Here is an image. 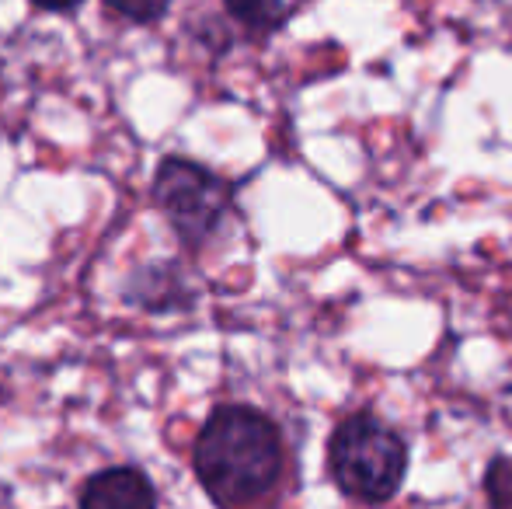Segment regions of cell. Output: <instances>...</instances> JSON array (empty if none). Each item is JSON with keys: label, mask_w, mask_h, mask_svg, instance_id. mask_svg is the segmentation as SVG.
I'll return each instance as SVG.
<instances>
[{"label": "cell", "mask_w": 512, "mask_h": 509, "mask_svg": "<svg viewBox=\"0 0 512 509\" xmlns=\"http://www.w3.org/2000/svg\"><path fill=\"white\" fill-rule=\"evenodd\" d=\"M192 471L216 509H276L290 485L293 457L269 412L223 401L199 426Z\"/></svg>", "instance_id": "cell-1"}, {"label": "cell", "mask_w": 512, "mask_h": 509, "mask_svg": "<svg viewBox=\"0 0 512 509\" xmlns=\"http://www.w3.org/2000/svg\"><path fill=\"white\" fill-rule=\"evenodd\" d=\"M408 440L377 412H352L328 440V475L345 499L384 506L408 478Z\"/></svg>", "instance_id": "cell-2"}, {"label": "cell", "mask_w": 512, "mask_h": 509, "mask_svg": "<svg viewBox=\"0 0 512 509\" xmlns=\"http://www.w3.org/2000/svg\"><path fill=\"white\" fill-rule=\"evenodd\" d=\"M150 196L175 231L178 245L192 255L203 252L234 213V182L182 154H168L157 161Z\"/></svg>", "instance_id": "cell-3"}, {"label": "cell", "mask_w": 512, "mask_h": 509, "mask_svg": "<svg viewBox=\"0 0 512 509\" xmlns=\"http://www.w3.org/2000/svg\"><path fill=\"white\" fill-rule=\"evenodd\" d=\"M122 300L147 314H168L185 311L196 300V290L178 262H143L122 279Z\"/></svg>", "instance_id": "cell-4"}, {"label": "cell", "mask_w": 512, "mask_h": 509, "mask_svg": "<svg viewBox=\"0 0 512 509\" xmlns=\"http://www.w3.org/2000/svg\"><path fill=\"white\" fill-rule=\"evenodd\" d=\"M77 509H157V485L136 464H112L81 485Z\"/></svg>", "instance_id": "cell-5"}, {"label": "cell", "mask_w": 512, "mask_h": 509, "mask_svg": "<svg viewBox=\"0 0 512 509\" xmlns=\"http://www.w3.org/2000/svg\"><path fill=\"white\" fill-rule=\"evenodd\" d=\"M223 11L248 35H272L283 28L290 7L286 0H223Z\"/></svg>", "instance_id": "cell-6"}, {"label": "cell", "mask_w": 512, "mask_h": 509, "mask_svg": "<svg viewBox=\"0 0 512 509\" xmlns=\"http://www.w3.org/2000/svg\"><path fill=\"white\" fill-rule=\"evenodd\" d=\"M488 509H512V457L495 454L485 468Z\"/></svg>", "instance_id": "cell-7"}, {"label": "cell", "mask_w": 512, "mask_h": 509, "mask_svg": "<svg viewBox=\"0 0 512 509\" xmlns=\"http://www.w3.org/2000/svg\"><path fill=\"white\" fill-rule=\"evenodd\" d=\"M102 4L126 18L129 25H157L168 14L171 0H102Z\"/></svg>", "instance_id": "cell-8"}, {"label": "cell", "mask_w": 512, "mask_h": 509, "mask_svg": "<svg viewBox=\"0 0 512 509\" xmlns=\"http://www.w3.org/2000/svg\"><path fill=\"white\" fill-rule=\"evenodd\" d=\"M39 11H53V14H67V11H77L84 0H32Z\"/></svg>", "instance_id": "cell-9"}]
</instances>
